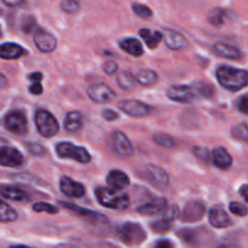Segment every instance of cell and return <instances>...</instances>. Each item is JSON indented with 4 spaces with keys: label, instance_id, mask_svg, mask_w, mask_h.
Wrapping results in <instances>:
<instances>
[{
    "label": "cell",
    "instance_id": "obj_1",
    "mask_svg": "<svg viewBox=\"0 0 248 248\" xmlns=\"http://www.w3.org/2000/svg\"><path fill=\"white\" fill-rule=\"evenodd\" d=\"M217 80L224 89L236 92L248 85V72L229 65H220L216 72Z\"/></svg>",
    "mask_w": 248,
    "mask_h": 248
},
{
    "label": "cell",
    "instance_id": "obj_2",
    "mask_svg": "<svg viewBox=\"0 0 248 248\" xmlns=\"http://www.w3.org/2000/svg\"><path fill=\"white\" fill-rule=\"evenodd\" d=\"M96 198L102 206L110 210H126L130 206V199L126 194L99 186L96 189Z\"/></svg>",
    "mask_w": 248,
    "mask_h": 248
},
{
    "label": "cell",
    "instance_id": "obj_3",
    "mask_svg": "<svg viewBox=\"0 0 248 248\" xmlns=\"http://www.w3.org/2000/svg\"><path fill=\"white\" fill-rule=\"evenodd\" d=\"M118 236L120 237L121 241L130 246L142 244L147 239V234L142 225L132 222H126L120 225L118 228Z\"/></svg>",
    "mask_w": 248,
    "mask_h": 248
},
{
    "label": "cell",
    "instance_id": "obj_4",
    "mask_svg": "<svg viewBox=\"0 0 248 248\" xmlns=\"http://www.w3.org/2000/svg\"><path fill=\"white\" fill-rule=\"evenodd\" d=\"M56 153L62 159H72L80 164H89L91 161V155L86 148L78 147L69 142L58 143L56 145Z\"/></svg>",
    "mask_w": 248,
    "mask_h": 248
},
{
    "label": "cell",
    "instance_id": "obj_5",
    "mask_svg": "<svg viewBox=\"0 0 248 248\" xmlns=\"http://www.w3.org/2000/svg\"><path fill=\"white\" fill-rule=\"evenodd\" d=\"M34 120H35V125L39 133L45 138L53 137V136L58 132V130H60L58 121L56 120L55 116L47 110L39 109L35 113Z\"/></svg>",
    "mask_w": 248,
    "mask_h": 248
},
{
    "label": "cell",
    "instance_id": "obj_6",
    "mask_svg": "<svg viewBox=\"0 0 248 248\" xmlns=\"http://www.w3.org/2000/svg\"><path fill=\"white\" fill-rule=\"evenodd\" d=\"M199 96H201L199 84L173 85V86L167 90V97L171 101L179 102V103H189V102H193Z\"/></svg>",
    "mask_w": 248,
    "mask_h": 248
},
{
    "label": "cell",
    "instance_id": "obj_7",
    "mask_svg": "<svg viewBox=\"0 0 248 248\" xmlns=\"http://www.w3.org/2000/svg\"><path fill=\"white\" fill-rule=\"evenodd\" d=\"M109 147L111 152L120 157H128L133 154L132 143L130 142L127 136L121 131H115L109 138Z\"/></svg>",
    "mask_w": 248,
    "mask_h": 248
},
{
    "label": "cell",
    "instance_id": "obj_8",
    "mask_svg": "<svg viewBox=\"0 0 248 248\" xmlns=\"http://www.w3.org/2000/svg\"><path fill=\"white\" fill-rule=\"evenodd\" d=\"M87 96L94 103H108L115 98V92L107 84L98 82L87 89Z\"/></svg>",
    "mask_w": 248,
    "mask_h": 248
},
{
    "label": "cell",
    "instance_id": "obj_9",
    "mask_svg": "<svg viewBox=\"0 0 248 248\" xmlns=\"http://www.w3.org/2000/svg\"><path fill=\"white\" fill-rule=\"evenodd\" d=\"M4 125L6 127V130L17 133V135H24L27 132V127H28L26 115L21 110L10 111L5 116Z\"/></svg>",
    "mask_w": 248,
    "mask_h": 248
},
{
    "label": "cell",
    "instance_id": "obj_10",
    "mask_svg": "<svg viewBox=\"0 0 248 248\" xmlns=\"http://www.w3.org/2000/svg\"><path fill=\"white\" fill-rule=\"evenodd\" d=\"M119 108L132 118H144L152 110L148 104L136 101V99H126V101L119 102Z\"/></svg>",
    "mask_w": 248,
    "mask_h": 248
},
{
    "label": "cell",
    "instance_id": "obj_11",
    "mask_svg": "<svg viewBox=\"0 0 248 248\" xmlns=\"http://www.w3.org/2000/svg\"><path fill=\"white\" fill-rule=\"evenodd\" d=\"M61 205H62L63 207L75 212V215L87 219V222L91 223V224L97 225V227H99V225H108V219H107V217L99 215V213L93 212V211H90V210H85V208L79 207V206H75L70 202H63V201H61Z\"/></svg>",
    "mask_w": 248,
    "mask_h": 248
},
{
    "label": "cell",
    "instance_id": "obj_12",
    "mask_svg": "<svg viewBox=\"0 0 248 248\" xmlns=\"http://www.w3.org/2000/svg\"><path fill=\"white\" fill-rule=\"evenodd\" d=\"M145 178L150 182L152 186L159 189L166 188L170 182L167 172L161 167L155 166V165H150L145 169Z\"/></svg>",
    "mask_w": 248,
    "mask_h": 248
},
{
    "label": "cell",
    "instance_id": "obj_13",
    "mask_svg": "<svg viewBox=\"0 0 248 248\" xmlns=\"http://www.w3.org/2000/svg\"><path fill=\"white\" fill-rule=\"evenodd\" d=\"M23 161V155L17 149L12 147H0V166L18 167Z\"/></svg>",
    "mask_w": 248,
    "mask_h": 248
},
{
    "label": "cell",
    "instance_id": "obj_14",
    "mask_svg": "<svg viewBox=\"0 0 248 248\" xmlns=\"http://www.w3.org/2000/svg\"><path fill=\"white\" fill-rule=\"evenodd\" d=\"M165 213H166V215H165L164 217L154 220V222L150 224V228H152L155 232H157V234L166 232L167 230L171 229L172 223H173V220L176 219L179 215L178 207H177V206H172V207L167 208V211Z\"/></svg>",
    "mask_w": 248,
    "mask_h": 248
},
{
    "label": "cell",
    "instance_id": "obj_15",
    "mask_svg": "<svg viewBox=\"0 0 248 248\" xmlns=\"http://www.w3.org/2000/svg\"><path fill=\"white\" fill-rule=\"evenodd\" d=\"M34 44L41 52H52L57 46L55 36L44 29H36L34 33Z\"/></svg>",
    "mask_w": 248,
    "mask_h": 248
},
{
    "label": "cell",
    "instance_id": "obj_16",
    "mask_svg": "<svg viewBox=\"0 0 248 248\" xmlns=\"http://www.w3.org/2000/svg\"><path fill=\"white\" fill-rule=\"evenodd\" d=\"M205 215V205L201 201H190L181 212V219L186 223L198 222Z\"/></svg>",
    "mask_w": 248,
    "mask_h": 248
},
{
    "label": "cell",
    "instance_id": "obj_17",
    "mask_svg": "<svg viewBox=\"0 0 248 248\" xmlns=\"http://www.w3.org/2000/svg\"><path fill=\"white\" fill-rule=\"evenodd\" d=\"M208 219H210L211 225L218 228V229L228 228L232 224V218L225 212L224 208L219 205H216L211 208L210 213H208Z\"/></svg>",
    "mask_w": 248,
    "mask_h": 248
},
{
    "label": "cell",
    "instance_id": "obj_18",
    "mask_svg": "<svg viewBox=\"0 0 248 248\" xmlns=\"http://www.w3.org/2000/svg\"><path fill=\"white\" fill-rule=\"evenodd\" d=\"M60 189L65 196L69 198H82L85 194V186L79 182L73 181L72 178L67 176H63L60 182Z\"/></svg>",
    "mask_w": 248,
    "mask_h": 248
},
{
    "label": "cell",
    "instance_id": "obj_19",
    "mask_svg": "<svg viewBox=\"0 0 248 248\" xmlns=\"http://www.w3.org/2000/svg\"><path fill=\"white\" fill-rule=\"evenodd\" d=\"M162 35H164L165 44L170 50H181L188 45L186 36L182 35L179 31H173V29L165 28L162 31Z\"/></svg>",
    "mask_w": 248,
    "mask_h": 248
},
{
    "label": "cell",
    "instance_id": "obj_20",
    "mask_svg": "<svg viewBox=\"0 0 248 248\" xmlns=\"http://www.w3.org/2000/svg\"><path fill=\"white\" fill-rule=\"evenodd\" d=\"M167 200L165 198L155 199L150 202L144 203V205L137 207V212L143 216H154L159 213H164L167 211Z\"/></svg>",
    "mask_w": 248,
    "mask_h": 248
},
{
    "label": "cell",
    "instance_id": "obj_21",
    "mask_svg": "<svg viewBox=\"0 0 248 248\" xmlns=\"http://www.w3.org/2000/svg\"><path fill=\"white\" fill-rule=\"evenodd\" d=\"M107 183L113 190L119 191L130 186V178L125 172L120 171V170H113L107 176Z\"/></svg>",
    "mask_w": 248,
    "mask_h": 248
},
{
    "label": "cell",
    "instance_id": "obj_22",
    "mask_svg": "<svg viewBox=\"0 0 248 248\" xmlns=\"http://www.w3.org/2000/svg\"><path fill=\"white\" fill-rule=\"evenodd\" d=\"M0 195H1L2 198L7 199V200L21 201V202L22 201H28L29 199H31L28 193L22 190L18 186H4V184H0Z\"/></svg>",
    "mask_w": 248,
    "mask_h": 248
},
{
    "label": "cell",
    "instance_id": "obj_23",
    "mask_svg": "<svg viewBox=\"0 0 248 248\" xmlns=\"http://www.w3.org/2000/svg\"><path fill=\"white\" fill-rule=\"evenodd\" d=\"M212 161L215 164V166H217L218 169L222 170H228L232 164V155L228 153L227 149L222 147H217L212 150Z\"/></svg>",
    "mask_w": 248,
    "mask_h": 248
},
{
    "label": "cell",
    "instance_id": "obj_24",
    "mask_svg": "<svg viewBox=\"0 0 248 248\" xmlns=\"http://www.w3.org/2000/svg\"><path fill=\"white\" fill-rule=\"evenodd\" d=\"M26 51L18 44L5 43L0 45V58L2 60H17Z\"/></svg>",
    "mask_w": 248,
    "mask_h": 248
},
{
    "label": "cell",
    "instance_id": "obj_25",
    "mask_svg": "<svg viewBox=\"0 0 248 248\" xmlns=\"http://www.w3.org/2000/svg\"><path fill=\"white\" fill-rule=\"evenodd\" d=\"M213 51H215L216 55L220 56V57L228 58V60H239V58L241 57V52H240L239 48L225 43L215 44Z\"/></svg>",
    "mask_w": 248,
    "mask_h": 248
},
{
    "label": "cell",
    "instance_id": "obj_26",
    "mask_svg": "<svg viewBox=\"0 0 248 248\" xmlns=\"http://www.w3.org/2000/svg\"><path fill=\"white\" fill-rule=\"evenodd\" d=\"M120 47L121 50H124L125 52H127L128 55L135 56V57H140L143 55V46L140 44V41L138 39L135 38H126L123 39L120 41Z\"/></svg>",
    "mask_w": 248,
    "mask_h": 248
},
{
    "label": "cell",
    "instance_id": "obj_27",
    "mask_svg": "<svg viewBox=\"0 0 248 248\" xmlns=\"http://www.w3.org/2000/svg\"><path fill=\"white\" fill-rule=\"evenodd\" d=\"M140 35L142 36V39L149 48H156L157 45L164 40L162 31H152L148 28L140 29Z\"/></svg>",
    "mask_w": 248,
    "mask_h": 248
},
{
    "label": "cell",
    "instance_id": "obj_28",
    "mask_svg": "<svg viewBox=\"0 0 248 248\" xmlns=\"http://www.w3.org/2000/svg\"><path fill=\"white\" fill-rule=\"evenodd\" d=\"M82 127V115L79 111H70L64 119V128L68 132H78Z\"/></svg>",
    "mask_w": 248,
    "mask_h": 248
},
{
    "label": "cell",
    "instance_id": "obj_29",
    "mask_svg": "<svg viewBox=\"0 0 248 248\" xmlns=\"http://www.w3.org/2000/svg\"><path fill=\"white\" fill-rule=\"evenodd\" d=\"M136 80L142 86H152L157 81V74L152 69H142L138 72Z\"/></svg>",
    "mask_w": 248,
    "mask_h": 248
},
{
    "label": "cell",
    "instance_id": "obj_30",
    "mask_svg": "<svg viewBox=\"0 0 248 248\" xmlns=\"http://www.w3.org/2000/svg\"><path fill=\"white\" fill-rule=\"evenodd\" d=\"M18 215H17L16 210L9 205V203L4 202L0 200V222L1 223H10L17 219Z\"/></svg>",
    "mask_w": 248,
    "mask_h": 248
},
{
    "label": "cell",
    "instance_id": "obj_31",
    "mask_svg": "<svg viewBox=\"0 0 248 248\" xmlns=\"http://www.w3.org/2000/svg\"><path fill=\"white\" fill-rule=\"evenodd\" d=\"M224 15H225L224 10L219 9V7H216V9L211 10V11L208 12L207 19L212 26L219 27L222 26L223 22H224Z\"/></svg>",
    "mask_w": 248,
    "mask_h": 248
},
{
    "label": "cell",
    "instance_id": "obj_32",
    "mask_svg": "<svg viewBox=\"0 0 248 248\" xmlns=\"http://www.w3.org/2000/svg\"><path fill=\"white\" fill-rule=\"evenodd\" d=\"M135 82H136L135 75L131 74L130 72H123L118 77V84L121 89H125V90L132 89Z\"/></svg>",
    "mask_w": 248,
    "mask_h": 248
},
{
    "label": "cell",
    "instance_id": "obj_33",
    "mask_svg": "<svg viewBox=\"0 0 248 248\" xmlns=\"http://www.w3.org/2000/svg\"><path fill=\"white\" fill-rule=\"evenodd\" d=\"M232 137L236 138V140H242V142H247L248 140V126L245 123L239 124V125L235 126L232 130Z\"/></svg>",
    "mask_w": 248,
    "mask_h": 248
},
{
    "label": "cell",
    "instance_id": "obj_34",
    "mask_svg": "<svg viewBox=\"0 0 248 248\" xmlns=\"http://www.w3.org/2000/svg\"><path fill=\"white\" fill-rule=\"evenodd\" d=\"M153 140L165 148H172L174 145L173 138L169 135H164V133H155V135H153Z\"/></svg>",
    "mask_w": 248,
    "mask_h": 248
},
{
    "label": "cell",
    "instance_id": "obj_35",
    "mask_svg": "<svg viewBox=\"0 0 248 248\" xmlns=\"http://www.w3.org/2000/svg\"><path fill=\"white\" fill-rule=\"evenodd\" d=\"M132 10L133 12H135L136 15H137L138 17H140V18H150V17L153 16V12L152 10L149 9V7L147 6V5H143V4H133L132 5Z\"/></svg>",
    "mask_w": 248,
    "mask_h": 248
},
{
    "label": "cell",
    "instance_id": "obj_36",
    "mask_svg": "<svg viewBox=\"0 0 248 248\" xmlns=\"http://www.w3.org/2000/svg\"><path fill=\"white\" fill-rule=\"evenodd\" d=\"M33 210L35 212H47L50 215H56L58 212V208L56 206L47 202H36L33 205Z\"/></svg>",
    "mask_w": 248,
    "mask_h": 248
},
{
    "label": "cell",
    "instance_id": "obj_37",
    "mask_svg": "<svg viewBox=\"0 0 248 248\" xmlns=\"http://www.w3.org/2000/svg\"><path fill=\"white\" fill-rule=\"evenodd\" d=\"M178 236H179V239H182L184 242H186V244H189V245L195 244V241H196L195 232H194V230H190V229L181 230V232H178Z\"/></svg>",
    "mask_w": 248,
    "mask_h": 248
},
{
    "label": "cell",
    "instance_id": "obj_38",
    "mask_svg": "<svg viewBox=\"0 0 248 248\" xmlns=\"http://www.w3.org/2000/svg\"><path fill=\"white\" fill-rule=\"evenodd\" d=\"M229 208H230V211H232V213H234V215H236V216H241V217H245V216H247V213H248L247 207L244 205V203L230 202Z\"/></svg>",
    "mask_w": 248,
    "mask_h": 248
},
{
    "label": "cell",
    "instance_id": "obj_39",
    "mask_svg": "<svg viewBox=\"0 0 248 248\" xmlns=\"http://www.w3.org/2000/svg\"><path fill=\"white\" fill-rule=\"evenodd\" d=\"M61 7H62L63 11L68 12V14H74L79 10L80 5L78 1H74V0H65L61 4Z\"/></svg>",
    "mask_w": 248,
    "mask_h": 248
},
{
    "label": "cell",
    "instance_id": "obj_40",
    "mask_svg": "<svg viewBox=\"0 0 248 248\" xmlns=\"http://www.w3.org/2000/svg\"><path fill=\"white\" fill-rule=\"evenodd\" d=\"M194 154H195L199 159L203 160V161H208V159H210L211 156L207 149H205V148H199V147L194 148Z\"/></svg>",
    "mask_w": 248,
    "mask_h": 248
},
{
    "label": "cell",
    "instance_id": "obj_41",
    "mask_svg": "<svg viewBox=\"0 0 248 248\" xmlns=\"http://www.w3.org/2000/svg\"><path fill=\"white\" fill-rule=\"evenodd\" d=\"M103 70L107 73V74L111 75L118 70V64H116L114 61H107L103 64Z\"/></svg>",
    "mask_w": 248,
    "mask_h": 248
},
{
    "label": "cell",
    "instance_id": "obj_42",
    "mask_svg": "<svg viewBox=\"0 0 248 248\" xmlns=\"http://www.w3.org/2000/svg\"><path fill=\"white\" fill-rule=\"evenodd\" d=\"M237 107H239V110L241 111V113L247 114L248 115V94L240 98L239 103H237Z\"/></svg>",
    "mask_w": 248,
    "mask_h": 248
},
{
    "label": "cell",
    "instance_id": "obj_43",
    "mask_svg": "<svg viewBox=\"0 0 248 248\" xmlns=\"http://www.w3.org/2000/svg\"><path fill=\"white\" fill-rule=\"evenodd\" d=\"M102 115H103V118L106 119L107 121H114L119 118L118 114L114 110H110V109H106V110L102 111Z\"/></svg>",
    "mask_w": 248,
    "mask_h": 248
},
{
    "label": "cell",
    "instance_id": "obj_44",
    "mask_svg": "<svg viewBox=\"0 0 248 248\" xmlns=\"http://www.w3.org/2000/svg\"><path fill=\"white\" fill-rule=\"evenodd\" d=\"M154 248H173V245H172V242L170 240L161 239L155 242Z\"/></svg>",
    "mask_w": 248,
    "mask_h": 248
},
{
    "label": "cell",
    "instance_id": "obj_45",
    "mask_svg": "<svg viewBox=\"0 0 248 248\" xmlns=\"http://www.w3.org/2000/svg\"><path fill=\"white\" fill-rule=\"evenodd\" d=\"M29 92L31 94H41L43 93V86H41L40 82H33V84L29 86Z\"/></svg>",
    "mask_w": 248,
    "mask_h": 248
},
{
    "label": "cell",
    "instance_id": "obj_46",
    "mask_svg": "<svg viewBox=\"0 0 248 248\" xmlns=\"http://www.w3.org/2000/svg\"><path fill=\"white\" fill-rule=\"evenodd\" d=\"M28 79L33 82H40L41 80H43V74H41V73H38V72L31 73V74H29Z\"/></svg>",
    "mask_w": 248,
    "mask_h": 248
},
{
    "label": "cell",
    "instance_id": "obj_47",
    "mask_svg": "<svg viewBox=\"0 0 248 248\" xmlns=\"http://www.w3.org/2000/svg\"><path fill=\"white\" fill-rule=\"evenodd\" d=\"M240 194H241V196L244 198V200L248 202V186L247 184H245V186H242L241 188H240Z\"/></svg>",
    "mask_w": 248,
    "mask_h": 248
},
{
    "label": "cell",
    "instance_id": "obj_48",
    "mask_svg": "<svg viewBox=\"0 0 248 248\" xmlns=\"http://www.w3.org/2000/svg\"><path fill=\"white\" fill-rule=\"evenodd\" d=\"M5 5H7V6H19V5H23L24 2L22 1H4Z\"/></svg>",
    "mask_w": 248,
    "mask_h": 248
},
{
    "label": "cell",
    "instance_id": "obj_49",
    "mask_svg": "<svg viewBox=\"0 0 248 248\" xmlns=\"http://www.w3.org/2000/svg\"><path fill=\"white\" fill-rule=\"evenodd\" d=\"M6 84H7L6 78H5L4 74H1V73H0V89L4 86H6Z\"/></svg>",
    "mask_w": 248,
    "mask_h": 248
},
{
    "label": "cell",
    "instance_id": "obj_50",
    "mask_svg": "<svg viewBox=\"0 0 248 248\" xmlns=\"http://www.w3.org/2000/svg\"><path fill=\"white\" fill-rule=\"evenodd\" d=\"M10 248H31L28 246H22V245H17V246H11Z\"/></svg>",
    "mask_w": 248,
    "mask_h": 248
},
{
    "label": "cell",
    "instance_id": "obj_51",
    "mask_svg": "<svg viewBox=\"0 0 248 248\" xmlns=\"http://www.w3.org/2000/svg\"><path fill=\"white\" fill-rule=\"evenodd\" d=\"M217 248H228L225 245H219V246H217Z\"/></svg>",
    "mask_w": 248,
    "mask_h": 248
},
{
    "label": "cell",
    "instance_id": "obj_52",
    "mask_svg": "<svg viewBox=\"0 0 248 248\" xmlns=\"http://www.w3.org/2000/svg\"><path fill=\"white\" fill-rule=\"evenodd\" d=\"M1 35H2V33H1V28H0V38H1Z\"/></svg>",
    "mask_w": 248,
    "mask_h": 248
}]
</instances>
